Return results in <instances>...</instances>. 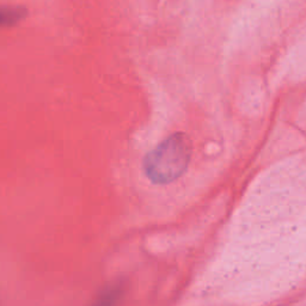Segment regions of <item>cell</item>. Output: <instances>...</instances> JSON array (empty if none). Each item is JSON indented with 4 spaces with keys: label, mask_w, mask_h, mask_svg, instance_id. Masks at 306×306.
Returning <instances> with one entry per match:
<instances>
[{
    "label": "cell",
    "mask_w": 306,
    "mask_h": 306,
    "mask_svg": "<svg viewBox=\"0 0 306 306\" xmlns=\"http://www.w3.org/2000/svg\"><path fill=\"white\" fill-rule=\"evenodd\" d=\"M190 140L182 133L168 137L146 154L142 162L145 176L154 184H169L189 167Z\"/></svg>",
    "instance_id": "cell-1"
}]
</instances>
